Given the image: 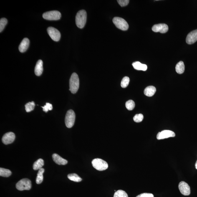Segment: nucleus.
<instances>
[{"label":"nucleus","instance_id":"nucleus-23","mask_svg":"<svg viewBox=\"0 0 197 197\" xmlns=\"http://www.w3.org/2000/svg\"><path fill=\"white\" fill-rule=\"evenodd\" d=\"M11 172L10 170L6 169L0 168V175L3 177H9L10 176Z\"/></svg>","mask_w":197,"mask_h":197},{"label":"nucleus","instance_id":"nucleus-11","mask_svg":"<svg viewBox=\"0 0 197 197\" xmlns=\"http://www.w3.org/2000/svg\"><path fill=\"white\" fill-rule=\"evenodd\" d=\"M15 137V135L13 132H7L3 136L2 141L5 145L9 144L14 141Z\"/></svg>","mask_w":197,"mask_h":197},{"label":"nucleus","instance_id":"nucleus-18","mask_svg":"<svg viewBox=\"0 0 197 197\" xmlns=\"http://www.w3.org/2000/svg\"><path fill=\"white\" fill-rule=\"evenodd\" d=\"M134 68L137 70L146 71L147 69V66L145 64H141L138 62H134L132 64Z\"/></svg>","mask_w":197,"mask_h":197},{"label":"nucleus","instance_id":"nucleus-14","mask_svg":"<svg viewBox=\"0 0 197 197\" xmlns=\"http://www.w3.org/2000/svg\"><path fill=\"white\" fill-rule=\"evenodd\" d=\"M30 44V41L29 39L27 38H24L22 42L20 44L19 46V50L20 52L24 53L26 52L29 47Z\"/></svg>","mask_w":197,"mask_h":197},{"label":"nucleus","instance_id":"nucleus-1","mask_svg":"<svg viewBox=\"0 0 197 197\" xmlns=\"http://www.w3.org/2000/svg\"><path fill=\"white\" fill-rule=\"evenodd\" d=\"M75 21L78 27L82 29L84 27L87 21V13L85 10H81L77 12Z\"/></svg>","mask_w":197,"mask_h":197},{"label":"nucleus","instance_id":"nucleus-7","mask_svg":"<svg viewBox=\"0 0 197 197\" xmlns=\"http://www.w3.org/2000/svg\"><path fill=\"white\" fill-rule=\"evenodd\" d=\"M62 16L59 11L56 10L48 11L44 13L43 18L48 20H58L60 19Z\"/></svg>","mask_w":197,"mask_h":197},{"label":"nucleus","instance_id":"nucleus-21","mask_svg":"<svg viewBox=\"0 0 197 197\" xmlns=\"http://www.w3.org/2000/svg\"><path fill=\"white\" fill-rule=\"evenodd\" d=\"M45 170L44 168H41L39 170L37 173V178H36V182L37 184H40L42 183L43 180V173Z\"/></svg>","mask_w":197,"mask_h":197},{"label":"nucleus","instance_id":"nucleus-26","mask_svg":"<svg viewBox=\"0 0 197 197\" xmlns=\"http://www.w3.org/2000/svg\"><path fill=\"white\" fill-rule=\"evenodd\" d=\"M135 103L133 100H129L126 103V107L129 110H132L135 108Z\"/></svg>","mask_w":197,"mask_h":197},{"label":"nucleus","instance_id":"nucleus-31","mask_svg":"<svg viewBox=\"0 0 197 197\" xmlns=\"http://www.w3.org/2000/svg\"><path fill=\"white\" fill-rule=\"evenodd\" d=\"M117 1L121 7L126 6L129 2V0H118Z\"/></svg>","mask_w":197,"mask_h":197},{"label":"nucleus","instance_id":"nucleus-12","mask_svg":"<svg viewBox=\"0 0 197 197\" xmlns=\"http://www.w3.org/2000/svg\"><path fill=\"white\" fill-rule=\"evenodd\" d=\"M152 30L155 32H160L165 33L168 30V26L164 24H160L154 25L152 28Z\"/></svg>","mask_w":197,"mask_h":197},{"label":"nucleus","instance_id":"nucleus-6","mask_svg":"<svg viewBox=\"0 0 197 197\" xmlns=\"http://www.w3.org/2000/svg\"><path fill=\"white\" fill-rule=\"evenodd\" d=\"M75 120V114L74 111L70 110L68 111L65 116V123L66 126L68 128L73 126Z\"/></svg>","mask_w":197,"mask_h":197},{"label":"nucleus","instance_id":"nucleus-17","mask_svg":"<svg viewBox=\"0 0 197 197\" xmlns=\"http://www.w3.org/2000/svg\"><path fill=\"white\" fill-rule=\"evenodd\" d=\"M156 91V88L155 87L153 86H149L146 88L144 91V93L147 97H151L154 95Z\"/></svg>","mask_w":197,"mask_h":197},{"label":"nucleus","instance_id":"nucleus-13","mask_svg":"<svg viewBox=\"0 0 197 197\" xmlns=\"http://www.w3.org/2000/svg\"><path fill=\"white\" fill-rule=\"evenodd\" d=\"M197 41V29L190 32L187 36L186 41L188 44L195 43Z\"/></svg>","mask_w":197,"mask_h":197},{"label":"nucleus","instance_id":"nucleus-30","mask_svg":"<svg viewBox=\"0 0 197 197\" xmlns=\"http://www.w3.org/2000/svg\"><path fill=\"white\" fill-rule=\"evenodd\" d=\"M44 112H47L49 110H52L53 109L52 105L49 103H46L44 107H41Z\"/></svg>","mask_w":197,"mask_h":197},{"label":"nucleus","instance_id":"nucleus-27","mask_svg":"<svg viewBox=\"0 0 197 197\" xmlns=\"http://www.w3.org/2000/svg\"><path fill=\"white\" fill-rule=\"evenodd\" d=\"M130 82V79L128 77H126L123 78L121 82V86L123 88H125L128 85Z\"/></svg>","mask_w":197,"mask_h":197},{"label":"nucleus","instance_id":"nucleus-3","mask_svg":"<svg viewBox=\"0 0 197 197\" xmlns=\"http://www.w3.org/2000/svg\"><path fill=\"white\" fill-rule=\"evenodd\" d=\"M93 167L99 171H103L108 168V164L105 161L100 158H95L92 161Z\"/></svg>","mask_w":197,"mask_h":197},{"label":"nucleus","instance_id":"nucleus-8","mask_svg":"<svg viewBox=\"0 0 197 197\" xmlns=\"http://www.w3.org/2000/svg\"><path fill=\"white\" fill-rule=\"evenodd\" d=\"M47 32L50 37L53 40L57 42L61 38V34L59 31L56 28L50 27L47 29Z\"/></svg>","mask_w":197,"mask_h":197},{"label":"nucleus","instance_id":"nucleus-25","mask_svg":"<svg viewBox=\"0 0 197 197\" xmlns=\"http://www.w3.org/2000/svg\"><path fill=\"white\" fill-rule=\"evenodd\" d=\"M114 197H128V196L125 191L119 190L114 193Z\"/></svg>","mask_w":197,"mask_h":197},{"label":"nucleus","instance_id":"nucleus-20","mask_svg":"<svg viewBox=\"0 0 197 197\" xmlns=\"http://www.w3.org/2000/svg\"><path fill=\"white\" fill-rule=\"evenodd\" d=\"M44 165V161L42 159H39L34 163L33 168L34 170H38L42 168Z\"/></svg>","mask_w":197,"mask_h":197},{"label":"nucleus","instance_id":"nucleus-15","mask_svg":"<svg viewBox=\"0 0 197 197\" xmlns=\"http://www.w3.org/2000/svg\"><path fill=\"white\" fill-rule=\"evenodd\" d=\"M52 158L56 164L59 165H65L68 163L67 160L64 159L57 154H53Z\"/></svg>","mask_w":197,"mask_h":197},{"label":"nucleus","instance_id":"nucleus-16","mask_svg":"<svg viewBox=\"0 0 197 197\" xmlns=\"http://www.w3.org/2000/svg\"><path fill=\"white\" fill-rule=\"evenodd\" d=\"M43 71V62L41 59H39L36 63L35 68V74L36 76H40L42 74Z\"/></svg>","mask_w":197,"mask_h":197},{"label":"nucleus","instance_id":"nucleus-5","mask_svg":"<svg viewBox=\"0 0 197 197\" xmlns=\"http://www.w3.org/2000/svg\"><path fill=\"white\" fill-rule=\"evenodd\" d=\"M114 25L119 29L122 30L126 31L128 30L129 26L126 21L121 18L114 17L112 20Z\"/></svg>","mask_w":197,"mask_h":197},{"label":"nucleus","instance_id":"nucleus-9","mask_svg":"<svg viewBox=\"0 0 197 197\" xmlns=\"http://www.w3.org/2000/svg\"><path fill=\"white\" fill-rule=\"evenodd\" d=\"M178 188L180 193L185 196H188L191 193V190L189 185L184 181L180 182L178 185Z\"/></svg>","mask_w":197,"mask_h":197},{"label":"nucleus","instance_id":"nucleus-32","mask_svg":"<svg viewBox=\"0 0 197 197\" xmlns=\"http://www.w3.org/2000/svg\"><path fill=\"white\" fill-rule=\"evenodd\" d=\"M136 197H154V195L150 193H143L138 195Z\"/></svg>","mask_w":197,"mask_h":197},{"label":"nucleus","instance_id":"nucleus-10","mask_svg":"<svg viewBox=\"0 0 197 197\" xmlns=\"http://www.w3.org/2000/svg\"><path fill=\"white\" fill-rule=\"evenodd\" d=\"M175 134L174 132L171 130H164L162 132H159L157 135V138L158 140H162L169 138V137H174L175 136Z\"/></svg>","mask_w":197,"mask_h":197},{"label":"nucleus","instance_id":"nucleus-2","mask_svg":"<svg viewBox=\"0 0 197 197\" xmlns=\"http://www.w3.org/2000/svg\"><path fill=\"white\" fill-rule=\"evenodd\" d=\"M79 87V79L77 74L74 73L71 75L69 80V91L72 93L76 94Z\"/></svg>","mask_w":197,"mask_h":197},{"label":"nucleus","instance_id":"nucleus-19","mask_svg":"<svg viewBox=\"0 0 197 197\" xmlns=\"http://www.w3.org/2000/svg\"><path fill=\"white\" fill-rule=\"evenodd\" d=\"M185 65L184 63L182 61L178 62L175 67V71L177 73L179 74H183L184 72Z\"/></svg>","mask_w":197,"mask_h":197},{"label":"nucleus","instance_id":"nucleus-24","mask_svg":"<svg viewBox=\"0 0 197 197\" xmlns=\"http://www.w3.org/2000/svg\"><path fill=\"white\" fill-rule=\"evenodd\" d=\"M35 104L34 102L28 103L25 105V110L27 112H30L34 110Z\"/></svg>","mask_w":197,"mask_h":197},{"label":"nucleus","instance_id":"nucleus-4","mask_svg":"<svg viewBox=\"0 0 197 197\" xmlns=\"http://www.w3.org/2000/svg\"><path fill=\"white\" fill-rule=\"evenodd\" d=\"M16 187L19 191L29 190L31 187V182L28 178H24L20 180L16 185Z\"/></svg>","mask_w":197,"mask_h":197},{"label":"nucleus","instance_id":"nucleus-28","mask_svg":"<svg viewBox=\"0 0 197 197\" xmlns=\"http://www.w3.org/2000/svg\"><path fill=\"white\" fill-rule=\"evenodd\" d=\"M7 23V20L6 18H2L0 20V32H1Z\"/></svg>","mask_w":197,"mask_h":197},{"label":"nucleus","instance_id":"nucleus-33","mask_svg":"<svg viewBox=\"0 0 197 197\" xmlns=\"http://www.w3.org/2000/svg\"><path fill=\"white\" fill-rule=\"evenodd\" d=\"M195 166L196 169H197V161L196 162V163H195Z\"/></svg>","mask_w":197,"mask_h":197},{"label":"nucleus","instance_id":"nucleus-29","mask_svg":"<svg viewBox=\"0 0 197 197\" xmlns=\"http://www.w3.org/2000/svg\"><path fill=\"white\" fill-rule=\"evenodd\" d=\"M143 119V116L141 114H136L133 117L134 120L137 123L142 122Z\"/></svg>","mask_w":197,"mask_h":197},{"label":"nucleus","instance_id":"nucleus-22","mask_svg":"<svg viewBox=\"0 0 197 197\" xmlns=\"http://www.w3.org/2000/svg\"><path fill=\"white\" fill-rule=\"evenodd\" d=\"M68 178L71 181L79 182L82 181V179L75 173L70 174L68 175Z\"/></svg>","mask_w":197,"mask_h":197}]
</instances>
